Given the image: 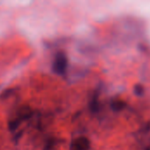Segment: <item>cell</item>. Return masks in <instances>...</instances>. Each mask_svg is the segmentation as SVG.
<instances>
[{"instance_id": "3957f363", "label": "cell", "mask_w": 150, "mask_h": 150, "mask_svg": "<svg viewBox=\"0 0 150 150\" xmlns=\"http://www.w3.org/2000/svg\"><path fill=\"white\" fill-rule=\"evenodd\" d=\"M124 102L120 101V100H116L114 102H112V107L113 108L114 111H120L124 108Z\"/></svg>"}, {"instance_id": "6da1fadb", "label": "cell", "mask_w": 150, "mask_h": 150, "mask_svg": "<svg viewBox=\"0 0 150 150\" xmlns=\"http://www.w3.org/2000/svg\"><path fill=\"white\" fill-rule=\"evenodd\" d=\"M68 66V59L63 53H59L56 54L54 63L53 69L58 75H63L67 69Z\"/></svg>"}, {"instance_id": "7a4b0ae2", "label": "cell", "mask_w": 150, "mask_h": 150, "mask_svg": "<svg viewBox=\"0 0 150 150\" xmlns=\"http://www.w3.org/2000/svg\"><path fill=\"white\" fill-rule=\"evenodd\" d=\"M90 141L83 136L76 138L70 144V150H90Z\"/></svg>"}]
</instances>
